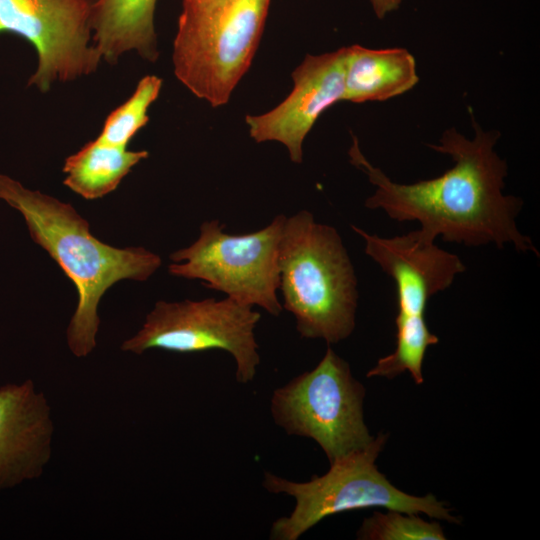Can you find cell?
I'll return each mask as SVG.
<instances>
[{
  "label": "cell",
  "instance_id": "cell-10",
  "mask_svg": "<svg viewBox=\"0 0 540 540\" xmlns=\"http://www.w3.org/2000/svg\"><path fill=\"white\" fill-rule=\"evenodd\" d=\"M351 227L364 240L365 253L395 282L396 332L427 330V304L465 271L462 260L439 248L435 240L427 238L419 229L387 238L369 234L355 225Z\"/></svg>",
  "mask_w": 540,
  "mask_h": 540
},
{
  "label": "cell",
  "instance_id": "cell-12",
  "mask_svg": "<svg viewBox=\"0 0 540 540\" xmlns=\"http://www.w3.org/2000/svg\"><path fill=\"white\" fill-rule=\"evenodd\" d=\"M52 434L50 408L31 380L0 387V489L42 474Z\"/></svg>",
  "mask_w": 540,
  "mask_h": 540
},
{
  "label": "cell",
  "instance_id": "cell-2",
  "mask_svg": "<svg viewBox=\"0 0 540 540\" xmlns=\"http://www.w3.org/2000/svg\"><path fill=\"white\" fill-rule=\"evenodd\" d=\"M0 199L24 217L31 238L70 278L78 303L67 328V343L77 357L96 346L98 304L105 292L124 279L145 281L161 258L143 247L116 248L94 237L89 223L70 205L0 174Z\"/></svg>",
  "mask_w": 540,
  "mask_h": 540
},
{
  "label": "cell",
  "instance_id": "cell-3",
  "mask_svg": "<svg viewBox=\"0 0 540 540\" xmlns=\"http://www.w3.org/2000/svg\"><path fill=\"white\" fill-rule=\"evenodd\" d=\"M282 307L303 338L336 344L355 328L357 278L338 231L302 210L286 217L279 256Z\"/></svg>",
  "mask_w": 540,
  "mask_h": 540
},
{
  "label": "cell",
  "instance_id": "cell-5",
  "mask_svg": "<svg viewBox=\"0 0 540 540\" xmlns=\"http://www.w3.org/2000/svg\"><path fill=\"white\" fill-rule=\"evenodd\" d=\"M386 439L387 435L379 434L369 445L330 463L328 472L307 482H293L265 472L263 486L269 492L295 499L293 511L272 524L270 539L297 540L326 517L370 507L458 522L434 495L407 494L378 470L375 462Z\"/></svg>",
  "mask_w": 540,
  "mask_h": 540
},
{
  "label": "cell",
  "instance_id": "cell-6",
  "mask_svg": "<svg viewBox=\"0 0 540 540\" xmlns=\"http://www.w3.org/2000/svg\"><path fill=\"white\" fill-rule=\"evenodd\" d=\"M286 216L247 234L224 231L218 220L205 221L197 240L170 255L169 273L199 279L210 289L243 305L258 306L273 316L283 310L280 284V244Z\"/></svg>",
  "mask_w": 540,
  "mask_h": 540
},
{
  "label": "cell",
  "instance_id": "cell-4",
  "mask_svg": "<svg viewBox=\"0 0 540 540\" xmlns=\"http://www.w3.org/2000/svg\"><path fill=\"white\" fill-rule=\"evenodd\" d=\"M270 0H183L173 42L177 79L212 107L226 104L249 69Z\"/></svg>",
  "mask_w": 540,
  "mask_h": 540
},
{
  "label": "cell",
  "instance_id": "cell-13",
  "mask_svg": "<svg viewBox=\"0 0 540 540\" xmlns=\"http://www.w3.org/2000/svg\"><path fill=\"white\" fill-rule=\"evenodd\" d=\"M156 2L95 0L90 17L91 39L103 60L115 64L121 55L132 50L149 62L158 59Z\"/></svg>",
  "mask_w": 540,
  "mask_h": 540
},
{
  "label": "cell",
  "instance_id": "cell-14",
  "mask_svg": "<svg viewBox=\"0 0 540 540\" xmlns=\"http://www.w3.org/2000/svg\"><path fill=\"white\" fill-rule=\"evenodd\" d=\"M343 50V101H385L409 91L418 83L415 59L406 49L351 45Z\"/></svg>",
  "mask_w": 540,
  "mask_h": 540
},
{
  "label": "cell",
  "instance_id": "cell-1",
  "mask_svg": "<svg viewBox=\"0 0 540 540\" xmlns=\"http://www.w3.org/2000/svg\"><path fill=\"white\" fill-rule=\"evenodd\" d=\"M474 139L454 128L446 130L439 144L429 147L450 155L454 165L436 178L411 184L392 181L373 166L353 136L350 162L365 173L374 193L365 201L369 209H381L398 222L417 221L427 238L478 247L511 244L519 252H539L520 232L516 219L523 201L502 190L507 164L494 151L499 133L484 131L477 123Z\"/></svg>",
  "mask_w": 540,
  "mask_h": 540
},
{
  "label": "cell",
  "instance_id": "cell-9",
  "mask_svg": "<svg viewBox=\"0 0 540 540\" xmlns=\"http://www.w3.org/2000/svg\"><path fill=\"white\" fill-rule=\"evenodd\" d=\"M95 0H0V34L12 33L36 50L38 64L28 86L47 92L95 72L102 60L90 44Z\"/></svg>",
  "mask_w": 540,
  "mask_h": 540
},
{
  "label": "cell",
  "instance_id": "cell-15",
  "mask_svg": "<svg viewBox=\"0 0 540 540\" xmlns=\"http://www.w3.org/2000/svg\"><path fill=\"white\" fill-rule=\"evenodd\" d=\"M149 153L105 143L98 138L66 158L63 184L85 199L101 198L114 191L122 179Z\"/></svg>",
  "mask_w": 540,
  "mask_h": 540
},
{
  "label": "cell",
  "instance_id": "cell-16",
  "mask_svg": "<svg viewBox=\"0 0 540 540\" xmlns=\"http://www.w3.org/2000/svg\"><path fill=\"white\" fill-rule=\"evenodd\" d=\"M161 86L159 77H143L133 94L107 116L97 138L108 144L127 147L134 135L148 123V109L158 98Z\"/></svg>",
  "mask_w": 540,
  "mask_h": 540
},
{
  "label": "cell",
  "instance_id": "cell-11",
  "mask_svg": "<svg viewBox=\"0 0 540 540\" xmlns=\"http://www.w3.org/2000/svg\"><path fill=\"white\" fill-rule=\"evenodd\" d=\"M344 50L306 55L292 73L293 89L275 108L247 115L249 134L256 142L283 144L292 162L303 161V142L319 116L344 96Z\"/></svg>",
  "mask_w": 540,
  "mask_h": 540
},
{
  "label": "cell",
  "instance_id": "cell-17",
  "mask_svg": "<svg viewBox=\"0 0 540 540\" xmlns=\"http://www.w3.org/2000/svg\"><path fill=\"white\" fill-rule=\"evenodd\" d=\"M362 540H445L446 537L439 523L429 522L416 516L397 510L387 513L374 512L364 520L357 532Z\"/></svg>",
  "mask_w": 540,
  "mask_h": 540
},
{
  "label": "cell",
  "instance_id": "cell-18",
  "mask_svg": "<svg viewBox=\"0 0 540 540\" xmlns=\"http://www.w3.org/2000/svg\"><path fill=\"white\" fill-rule=\"evenodd\" d=\"M375 15L383 19L387 14L397 10L403 0H369Z\"/></svg>",
  "mask_w": 540,
  "mask_h": 540
},
{
  "label": "cell",
  "instance_id": "cell-8",
  "mask_svg": "<svg viewBox=\"0 0 540 540\" xmlns=\"http://www.w3.org/2000/svg\"><path fill=\"white\" fill-rule=\"evenodd\" d=\"M258 311L228 297L217 300L158 301L136 335L123 342V351L142 354L158 348L177 353L219 349L232 355L236 379L252 381L260 363L255 328Z\"/></svg>",
  "mask_w": 540,
  "mask_h": 540
},
{
  "label": "cell",
  "instance_id": "cell-7",
  "mask_svg": "<svg viewBox=\"0 0 540 540\" xmlns=\"http://www.w3.org/2000/svg\"><path fill=\"white\" fill-rule=\"evenodd\" d=\"M364 396L349 364L328 347L314 369L273 392L270 411L287 434L313 439L332 463L374 439L364 422Z\"/></svg>",
  "mask_w": 540,
  "mask_h": 540
}]
</instances>
